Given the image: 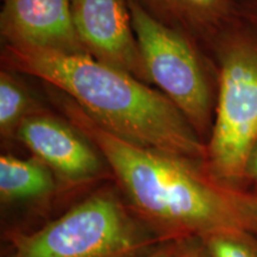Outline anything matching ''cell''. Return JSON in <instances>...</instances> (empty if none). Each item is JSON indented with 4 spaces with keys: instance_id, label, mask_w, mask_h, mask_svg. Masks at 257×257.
I'll return each mask as SVG.
<instances>
[{
    "instance_id": "7c38bea8",
    "label": "cell",
    "mask_w": 257,
    "mask_h": 257,
    "mask_svg": "<svg viewBox=\"0 0 257 257\" xmlns=\"http://www.w3.org/2000/svg\"><path fill=\"white\" fill-rule=\"evenodd\" d=\"M201 239L210 257H257V248L248 233L214 232Z\"/></svg>"
},
{
    "instance_id": "8fae6325",
    "label": "cell",
    "mask_w": 257,
    "mask_h": 257,
    "mask_svg": "<svg viewBox=\"0 0 257 257\" xmlns=\"http://www.w3.org/2000/svg\"><path fill=\"white\" fill-rule=\"evenodd\" d=\"M38 111L34 99L14 70L0 73V133L2 136H16L25 118Z\"/></svg>"
},
{
    "instance_id": "8992f818",
    "label": "cell",
    "mask_w": 257,
    "mask_h": 257,
    "mask_svg": "<svg viewBox=\"0 0 257 257\" xmlns=\"http://www.w3.org/2000/svg\"><path fill=\"white\" fill-rule=\"evenodd\" d=\"M74 28L86 53L149 83L128 0H70Z\"/></svg>"
},
{
    "instance_id": "4fadbf2b",
    "label": "cell",
    "mask_w": 257,
    "mask_h": 257,
    "mask_svg": "<svg viewBox=\"0 0 257 257\" xmlns=\"http://www.w3.org/2000/svg\"><path fill=\"white\" fill-rule=\"evenodd\" d=\"M174 257H210L206 251V249H199L197 246H184L182 249L178 250Z\"/></svg>"
},
{
    "instance_id": "5b68a950",
    "label": "cell",
    "mask_w": 257,
    "mask_h": 257,
    "mask_svg": "<svg viewBox=\"0 0 257 257\" xmlns=\"http://www.w3.org/2000/svg\"><path fill=\"white\" fill-rule=\"evenodd\" d=\"M128 8L149 83L181 111L201 138L211 126L212 88L193 38L154 17L137 0H128Z\"/></svg>"
},
{
    "instance_id": "9c48e42d",
    "label": "cell",
    "mask_w": 257,
    "mask_h": 257,
    "mask_svg": "<svg viewBox=\"0 0 257 257\" xmlns=\"http://www.w3.org/2000/svg\"><path fill=\"white\" fill-rule=\"evenodd\" d=\"M149 14L187 36L212 37L232 16L231 0H137Z\"/></svg>"
},
{
    "instance_id": "52a82bcc",
    "label": "cell",
    "mask_w": 257,
    "mask_h": 257,
    "mask_svg": "<svg viewBox=\"0 0 257 257\" xmlns=\"http://www.w3.org/2000/svg\"><path fill=\"white\" fill-rule=\"evenodd\" d=\"M16 137L64 180L82 182L100 175L104 157L68 120L38 110L22 121Z\"/></svg>"
},
{
    "instance_id": "2e32d148",
    "label": "cell",
    "mask_w": 257,
    "mask_h": 257,
    "mask_svg": "<svg viewBox=\"0 0 257 257\" xmlns=\"http://www.w3.org/2000/svg\"><path fill=\"white\" fill-rule=\"evenodd\" d=\"M255 207H256V211H257V200H255Z\"/></svg>"
},
{
    "instance_id": "9a60e30c",
    "label": "cell",
    "mask_w": 257,
    "mask_h": 257,
    "mask_svg": "<svg viewBox=\"0 0 257 257\" xmlns=\"http://www.w3.org/2000/svg\"><path fill=\"white\" fill-rule=\"evenodd\" d=\"M176 252V249L173 246H165V248H161L155 251L149 252L148 255L143 257H174Z\"/></svg>"
},
{
    "instance_id": "7a4b0ae2",
    "label": "cell",
    "mask_w": 257,
    "mask_h": 257,
    "mask_svg": "<svg viewBox=\"0 0 257 257\" xmlns=\"http://www.w3.org/2000/svg\"><path fill=\"white\" fill-rule=\"evenodd\" d=\"M3 62L36 76L76 102L106 130L137 146L206 160L207 148L187 118L159 89L88 54L5 44Z\"/></svg>"
},
{
    "instance_id": "277c9868",
    "label": "cell",
    "mask_w": 257,
    "mask_h": 257,
    "mask_svg": "<svg viewBox=\"0 0 257 257\" xmlns=\"http://www.w3.org/2000/svg\"><path fill=\"white\" fill-rule=\"evenodd\" d=\"M153 243L110 193H98L15 240L12 257H138Z\"/></svg>"
},
{
    "instance_id": "ba28073f",
    "label": "cell",
    "mask_w": 257,
    "mask_h": 257,
    "mask_svg": "<svg viewBox=\"0 0 257 257\" xmlns=\"http://www.w3.org/2000/svg\"><path fill=\"white\" fill-rule=\"evenodd\" d=\"M0 32L5 44L87 54L74 28L70 0H3Z\"/></svg>"
},
{
    "instance_id": "5bb4252c",
    "label": "cell",
    "mask_w": 257,
    "mask_h": 257,
    "mask_svg": "<svg viewBox=\"0 0 257 257\" xmlns=\"http://www.w3.org/2000/svg\"><path fill=\"white\" fill-rule=\"evenodd\" d=\"M246 174H250L252 178H255L257 180V143L255 144V147H253L251 154H250Z\"/></svg>"
},
{
    "instance_id": "3957f363",
    "label": "cell",
    "mask_w": 257,
    "mask_h": 257,
    "mask_svg": "<svg viewBox=\"0 0 257 257\" xmlns=\"http://www.w3.org/2000/svg\"><path fill=\"white\" fill-rule=\"evenodd\" d=\"M217 47L216 119L205 161L208 173L230 184L246 174L257 143V36L231 30L221 35Z\"/></svg>"
},
{
    "instance_id": "6da1fadb",
    "label": "cell",
    "mask_w": 257,
    "mask_h": 257,
    "mask_svg": "<svg viewBox=\"0 0 257 257\" xmlns=\"http://www.w3.org/2000/svg\"><path fill=\"white\" fill-rule=\"evenodd\" d=\"M66 119L107 162L131 205L166 237L248 233L257 224L255 200L204 173L195 161L137 146L106 130L66 94L56 98Z\"/></svg>"
},
{
    "instance_id": "30bf717a",
    "label": "cell",
    "mask_w": 257,
    "mask_h": 257,
    "mask_svg": "<svg viewBox=\"0 0 257 257\" xmlns=\"http://www.w3.org/2000/svg\"><path fill=\"white\" fill-rule=\"evenodd\" d=\"M54 189L50 169L37 159L0 157V194L6 200L43 197Z\"/></svg>"
}]
</instances>
